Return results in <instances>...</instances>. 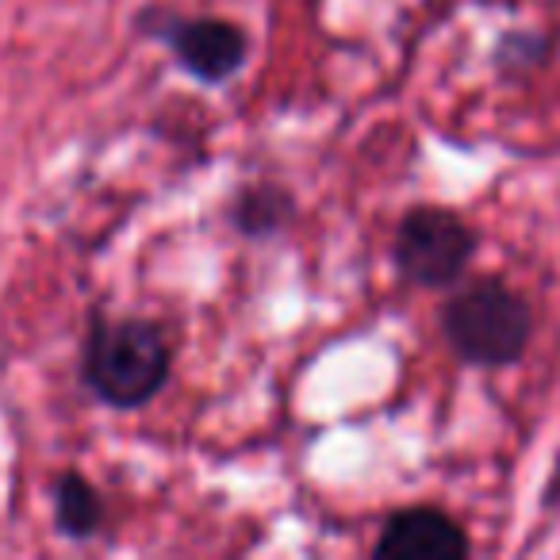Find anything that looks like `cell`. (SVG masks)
Returning <instances> with one entry per match:
<instances>
[{
	"label": "cell",
	"mask_w": 560,
	"mask_h": 560,
	"mask_svg": "<svg viewBox=\"0 0 560 560\" xmlns=\"http://www.w3.org/2000/svg\"><path fill=\"white\" fill-rule=\"evenodd\" d=\"M104 495L93 488V480H85L81 472H62L55 483V526L62 537L73 541H89L104 529Z\"/></svg>",
	"instance_id": "obj_7"
},
{
	"label": "cell",
	"mask_w": 560,
	"mask_h": 560,
	"mask_svg": "<svg viewBox=\"0 0 560 560\" xmlns=\"http://www.w3.org/2000/svg\"><path fill=\"white\" fill-rule=\"evenodd\" d=\"M545 58H549V39L537 32H511L499 43V70H506V73L534 70Z\"/></svg>",
	"instance_id": "obj_8"
},
{
	"label": "cell",
	"mask_w": 560,
	"mask_h": 560,
	"mask_svg": "<svg viewBox=\"0 0 560 560\" xmlns=\"http://www.w3.org/2000/svg\"><path fill=\"white\" fill-rule=\"evenodd\" d=\"M476 246L480 234L457 211L422 203L399 219L392 257L399 277L415 289H453L472 265Z\"/></svg>",
	"instance_id": "obj_3"
},
{
	"label": "cell",
	"mask_w": 560,
	"mask_h": 560,
	"mask_svg": "<svg viewBox=\"0 0 560 560\" xmlns=\"http://www.w3.org/2000/svg\"><path fill=\"white\" fill-rule=\"evenodd\" d=\"M173 346L150 319H108L96 315L81 346V381L116 411L147 407L170 384Z\"/></svg>",
	"instance_id": "obj_1"
},
{
	"label": "cell",
	"mask_w": 560,
	"mask_h": 560,
	"mask_svg": "<svg viewBox=\"0 0 560 560\" xmlns=\"http://www.w3.org/2000/svg\"><path fill=\"white\" fill-rule=\"evenodd\" d=\"M296 219V196L284 185L272 180H257L234 192L231 208H226V223L246 238H272Z\"/></svg>",
	"instance_id": "obj_6"
},
{
	"label": "cell",
	"mask_w": 560,
	"mask_h": 560,
	"mask_svg": "<svg viewBox=\"0 0 560 560\" xmlns=\"http://www.w3.org/2000/svg\"><path fill=\"white\" fill-rule=\"evenodd\" d=\"M139 32L165 43L180 70L203 85L231 81L249 58V35L219 16H180V12L154 4L139 16Z\"/></svg>",
	"instance_id": "obj_4"
},
{
	"label": "cell",
	"mask_w": 560,
	"mask_h": 560,
	"mask_svg": "<svg viewBox=\"0 0 560 560\" xmlns=\"http://www.w3.org/2000/svg\"><path fill=\"white\" fill-rule=\"evenodd\" d=\"M442 335L468 365L506 369L526 358L534 338V312L506 280L480 277L445 300Z\"/></svg>",
	"instance_id": "obj_2"
},
{
	"label": "cell",
	"mask_w": 560,
	"mask_h": 560,
	"mask_svg": "<svg viewBox=\"0 0 560 560\" xmlns=\"http://www.w3.org/2000/svg\"><path fill=\"white\" fill-rule=\"evenodd\" d=\"M472 541L438 506H404L381 526L373 545L376 560H465Z\"/></svg>",
	"instance_id": "obj_5"
}]
</instances>
